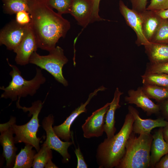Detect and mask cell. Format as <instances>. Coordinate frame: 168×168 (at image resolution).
Instances as JSON below:
<instances>
[{"label":"cell","mask_w":168,"mask_h":168,"mask_svg":"<svg viewBox=\"0 0 168 168\" xmlns=\"http://www.w3.org/2000/svg\"><path fill=\"white\" fill-rule=\"evenodd\" d=\"M30 25L38 48L49 52L70 28V22L48 4L47 0H28Z\"/></svg>","instance_id":"cell-1"},{"label":"cell","mask_w":168,"mask_h":168,"mask_svg":"<svg viewBox=\"0 0 168 168\" xmlns=\"http://www.w3.org/2000/svg\"><path fill=\"white\" fill-rule=\"evenodd\" d=\"M134 121L133 116L128 112L119 132L99 144L96 156L99 168H116L119 164L125 153L127 141L133 132Z\"/></svg>","instance_id":"cell-2"},{"label":"cell","mask_w":168,"mask_h":168,"mask_svg":"<svg viewBox=\"0 0 168 168\" xmlns=\"http://www.w3.org/2000/svg\"><path fill=\"white\" fill-rule=\"evenodd\" d=\"M133 132L128 139L125 152L115 168L150 167L151 147L152 135L142 134L138 137Z\"/></svg>","instance_id":"cell-3"},{"label":"cell","mask_w":168,"mask_h":168,"mask_svg":"<svg viewBox=\"0 0 168 168\" xmlns=\"http://www.w3.org/2000/svg\"><path fill=\"white\" fill-rule=\"evenodd\" d=\"M7 60L12 68L9 73L12 79L7 87H0V89L3 91L1 98H9L13 101L28 95L33 96L41 85L46 82V78L44 76L41 68H36L35 77L31 80H27L23 77L19 69L16 66L10 64L7 59Z\"/></svg>","instance_id":"cell-4"},{"label":"cell","mask_w":168,"mask_h":168,"mask_svg":"<svg viewBox=\"0 0 168 168\" xmlns=\"http://www.w3.org/2000/svg\"><path fill=\"white\" fill-rule=\"evenodd\" d=\"M20 99L16 102V107L22 109L24 112L29 111V116L32 115L30 120L26 124L21 125H18L13 123L12 125L14 134L15 143L24 142L32 145L38 152L40 150L39 143L41 138L37 137V133L40 125L39 124L38 116L42 108L43 103L40 100H38L32 103L29 107L21 106L20 104Z\"/></svg>","instance_id":"cell-5"},{"label":"cell","mask_w":168,"mask_h":168,"mask_svg":"<svg viewBox=\"0 0 168 168\" xmlns=\"http://www.w3.org/2000/svg\"><path fill=\"white\" fill-rule=\"evenodd\" d=\"M46 55H41L35 51L31 55L29 63L35 64L50 74L59 82L65 86L68 82L64 77L62 68L68 61L62 48L57 46Z\"/></svg>","instance_id":"cell-6"},{"label":"cell","mask_w":168,"mask_h":168,"mask_svg":"<svg viewBox=\"0 0 168 168\" xmlns=\"http://www.w3.org/2000/svg\"><path fill=\"white\" fill-rule=\"evenodd\" d=\"M54 122V117L51 114L45 117L42 122L43 128L46 134V138L44 143L51 149L59 153L63 157V162L67 163L69 161L71 158L68 148L73 143L72 142H63L60 139L52 127Z\"/></svg>","instance_id":"cell-7"},{"label":"cell","mask_w":168,"mask_h":168,"mask_svg":"<svg viewBox=\"0 0 168 168\" xmlns=\"http://www.w3.org/2000/svg\"><path fill=\"white\" fill-rule=\"evenodd\" d=\"M110 103L93 112L82 126L84 138H90L101 136L104 132L105 115Z\"/></svg>","instance_id":"cell-8"},{"label":"cell","mask_w":168,"mask_h":168,"mask_svg":"<svg viewBox=\"0 0 168 168\" xmlns=\"http://www.w3.org/2000/svg\"><path fill=\"white\" fill-rule=\"evenodd\" d=\"M29 24L21 25L16 20L6 24L0 30V45H4L7 49L13 51L23 39Z\"/></svg>","instance_id":"cell-9"},{"label":"cell","mask_w":168,"mask_h":168,"mask_svg":"<svg viewBox=\"0 0 168 168\" xmlns=\"http://www.w3.org/2000/svg\"><path fill=\"white\" fill-rule=\"evenodd\" d=\"M13 123V121L10 119L7 123L0 125V142L3 147V154L6 161L7 168H13L17 150L14 144V133L12 127Z\"/></svg>","instance_id":"cell-10"},{"label":"cell","mask_w":168,"mask_h":168,"mask_svg":"<svg viewBox=\"0 0 168 168\" xmlns=\"http://www.w3.org/2000/svg\"><path fill=\"white\" fill-rule=\"evenodd\" d=\"M119 11L126 24L135 32L137 39L136 44L138 46L149 44V41L144 36L142 28V19L141 12L129 8L122 0L119 2Z\"/></svg>","instance_id":"cell-11"},{"label":"cell","mask_w":168,"mask_h":168,"mask_svg":"<svg viewBox=\"0 0 168 168\" xmlns=\"http://www.w3.org/2000/svg\"><path fill=\"white\" fill-rule=\"evenodd\" d=\"M38 48L37 41L30 23L22 41L13 52L16 53L15 61L17 64L24 66L29 63L30 57Z\"/></svg>","instance_id":"cell-12"},{"label":"cell","mask_w":168,"mask_h":168,"mask_svg":"<svg viewBox=\"0 0 168 168\" xmlns=\"http://www.w3.org/2000/svg\"><path fill=\"white\" fill-rule=\"evenodd\" d=\"M106 88L102 86L96 89L94 92L91 93L87 100L84 103L81 104L80 105L73 110L64 122L61 124L54 126L53 129L57 135L62 140L65 141H69L71 138L70 127L76 118L83 113L86 112V106L89 103L92 98L96 96L99 91H103Z\"/></svg>","instance_id":"cell-13"},{"label":"cell","mask_w":168,"mask_h":168,"mask_svg":"<svg viewBox=\"0 0 168 168\" xmlns=\"http://www.w3.org/2000/svg\"><path fill=\"white\" fill-rule=\"evenodd\" d=\"M128 109V112L132 115L134 119L133 132L135 134H149L153 128H163L168 124V121L162 117L156 119H142L140 116L138 111L133 106L129 105Z\"/></svg>","instance_id":"cell-14"},{"label":"cell","mask_w":168,"mask_h":168,"mask_svg":"<svg viewBox=\"0 0 168 168\" xmlns=\"http://www.w3.org/2000/svg\"><path fill=\"white\" fill-rule=\"evenodd\" d=\"M125 100L127 103L134 104L141 108L148 116L158 114L160 111L159 104H156L151 100L144 92L142 87L137 90H129Z\"/></svg>","instance_id":"cell-15"},{"label":"cell","mask_w":168,"mask_h":168,"mask_svg":"<svg viewBox=\"0 0 168 168\" xmlns=\"http://www.w3.org/2000/svg\"><path fill=\"white\" fill-rule=\"evenodd\" d=\"M94 0H73L70 14L83 28L90 23Z\"/></svg>","instance_id":"cell-16"},{"label":"cell","mask_w":168,"mask_h":168,"mask_svg":"<svg viewBox=\"0 0 168 168\" xmlns=\"http://www.w3.org/2000/svg\"><path fill=\"white\" fill-rule=\"evenodd\" d=\"M162 127H160L152 135L150 151V167L156 165L165 155L168 153V145L164 139Z\"/></svg>","instance_id":"cell-17"},{"label":"cell","mask_w":168,"mask_h":168,"mask_svg":"<svg viewBox=\"0 0 168 168\" xmlns=\"http://www.w3.org/2000/svg\"><path fill=\"white\" fill-rule=\"evenodd\" d=\"M143 33L149 42L160 26L162 20L155 11L146 10L141 12Z\"/></svg>","instance_id":"cell-18"},{"label":"cell","mask_w":168,"mask_h":168,"mask_svg":"<svg viewBox=\"0 0 168 168\" xmlns=\"http://www.w3.org/2000/svg\"><path fill=\"white\" fill-rule=\"evenodd\" d=\"M123 93L117 88L113 99L110 103L109 108L106 114L104 131L107 138L113 137L116 131L115 126V113L116 110L121 107L119 102L120 96Z\"/></svg>","instance_id":"cell-19"},{"label":"cell","mask_w":168,"mask_h":168,"mask_svg":"<svg viewBox=\"0 0 168 168\" xmlns=\"http://www.w3.org/2000/svg\"><path fill=\"white\" fill-rule=\"evenodd\" d=\"M144 46L151 64H158L168 61V44L150 42Z\"/></svg>","instance_id":"cell-20"},{"label":"cell","mask_w":168,"mask_h":168,"mask_svg":"<svg viewBox=\"0 0 168 168\" xmlns=\"http://www.w3.org/2000/svg\"><path fill=\"white\" fill-rule=\"evenodd\" d=\"M33 146L26 144L16 155L13 168H30L32 167L35 151L32 150Z\"/></svg>","instance_id":"cell-21"},{"label":"cell","mask_w":168,"mask_h":168,"mask_svg":"<svg viewBox=\"0 0 168 168\" xmlns=\"http://www.w3.org/2000/svg\"><path fill=\"white\" fill-rule=\"evenodd\" d=\"M142 87L150 99L160 103L168 99V87L150 84H143Z\"/></svg>","instance_id":"cell-22"},{"label":"cell","mask_w":168,"mask_h":168,"mask_svg":"<svg viewBox=\"0 0 168 168\" xmlns=\"http://www.w3.org/2000/svg\"><path fill=\"white\" fill-rule=\"evenodd\" d=\"M3 9L6 13L10 15L16 14L19 12L26 11L28 12V0H2Z\"/></svg>","instance_id":"cell-23"},{"label":"cell","mask_w":168,"mask_h":168,"mask_svg":"<svg viewBox=\"0 0 168 168\" xmlns=\"http://www.w3.org/2000/svg\"><path fill=\"white\" fill-rule=\"evenodd\" d=\"M51 149L44 143L37 153L35 154L32 164L33 168H43L52 158Z\"/></svg>","instance_id":"cell-24"},{"label":"cell","mask_w":168,"mask_h":168,"mask_svg":"<svg viewBox=\"0 0 168 168\" xmlns=\"http://www.w3.org/2000/svg\"><path fill=\"white\" fill-rule=\"evenodd\" d=\"M143 84H150L168 87V74L146 73L141 76Z\"/></svg>","instance_id":"cell-25"},{"label":"cell","mask_w":168,"mask_h":168,"mask_svg":"<svg viewBox=\"0 0 168 168\" xmlns=\"http://www.w3.org/2000/svg\"><path fill=\"white\" fill-rule=\"evenodd\" d=\"M150 42L168 44V19H162L160 26L152 37Z\"/></svg>","instance_id":"cell-26"},{"label":"cell","mask_w":168,"mask_h":168,"mask_svg":"<svg viewBox=\"0 0 168 168\" xmlns=\"http://www.w3.org/2000/svg\"><path fill=\"white\" fill-rule=\"evenodd\" d=\"M73 0H47L48 5L61 15L69 13Z\"/></svg>","instance_id":"cell-27"},{"label":"cell","mask_w":168,"mask_h":168,"mask_svg":"<svg viewBox=\"0 0 168 168\" xmlns=\"http://www.w3.org/2000/svg\"><path fill=\"white\" fill-rule=\"evenodd\" d=\"M145 73L168 74V61L155 64L150 63L147 67Z\"/></svg>","instance_id":"cell-28"},{"label":"cell","mask_w":168,"mask_h":168,"mask_svg":"<svg viewBox=\"0 0 168 168\" xmlns=\"http://www.w3.org/2000/svg\"><path fill=\"white\" fill-rule=\"evenodd\" d=\"M168 9V0H151L146 10L159 11Z\"/></svg>","instance_id":"cell-29"},{"label":"cell","mask_w":168,"mask_h":168,"mask_svg":"<svg viewBox=\"0 0 168 168\" xmlns=\"http://www.w3.org/2000/svg\"><path fill=\"white\" fill-rule=\"evenodd\" d=\"M16 21L19 24L25 25L30 22L31 19L29 13L26 11L18 12L16 14Z\"/></svg>","instance_id":"cell-30"},{"label":"cell","mask_w":168,"mask_h":168,"mask_svg":"<svg viewBox=\"0 0 168 168\" xmlns=\"http://www.w3.org/2000/svg\"><path fill=\"white\" fill-rule=\"evenodd\" d=\"M100 1V0H94L93 11L90 23H92L95 21H99L105 20L101 18L99 14Z\"/></svg>","instance_id":"cell-31"},{"label":"cell","mask_w":168,"mask_h":168,"mask_svg":"<svg viewBox=\"0 0 168 168\" xmlns=\"http://www.w3.org/2000/svg\"><path fill=\"white\" fill-rule=\"evenodd\" d=\"M132 9L142 12L146 10L147 0H130Z\"/></svg>","instance_id":"cell-32"},{"label":"cell","mask_w":168,"mask_h":168,"mask_svg":"<svg viewBox=\"0 0 168 168\" xmlns=\"http://www.w3.org/2000/svg\"><path fill=\"white\" fill-rule=\"evenodd\" d=\"M75 153L77 158V168H87V166L84 160V157L81 152L79 147L76 148Z\"/></svg>","instance_id":"cell-33"},{"label":"cell","mask_w":168,"mask_h":168,"mask_svg":"<svg viewBox=\"0 0 168 168\" xmlns=\"http://www.w3.org/2000/svg\"><path fill=\"white\" fill-rule=\"evenodd\" d=\"M155 168H168V153L163 156L156 165Z\"/></svg>","instance_id":"cell-34"},{"label":"cell","mask_w":168,"mask_h":168,"mask_svg":"<svg viewBox=\"0 0 168 168\" xmlns=\"http://www.w3.org/2000/svg\"><path fill=\"white\" fill-rule=\"evenodd\" d=\"M160 111H161L165 118L168 119V99L160 103Z\"/></svg>","instance_id":"cell-35"},{"label":"cell","mask_w":168,"mask_h":168,"mask_svg":"<svg viewBox=\"0 0 168 168\" xmlns=\"http://www.w3.org/2000/svg\"><path fill=\"white\" fill-rule=\"evenodd\" d=\"M155 12L162 19H168V9Z\"/></svg>","instance_id":"cell-36"},{"label":"cell","mask_w":168,"mask_h":168,"mask_svg":"<svg viewBox=\"0 0 168 168\" xmlns=\"http://www.w3.org/2000/svg\"><path fill=\"white\" fill-rule=\"evenodd\" d=\"M162 133L164 139L168 145V124L163 128Z\"/></svg>","instance_id":"cell-37"},{"label":"cell","mask_w":168,"mask_h":168,"mask_svg":"<svg viewBox=\"0 0 168 168\" xmlns=\"http://www.w3.org/2000/svg\"><path fill=\"white\" fill-rule=\"evenodd\" d=\"M45 167V168H58L52 161L51 159L49 160L46 164Z\"/></svg>","instance_id":"cell-38"}]
</instances>
